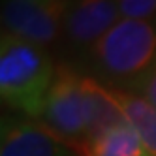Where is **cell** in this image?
I'll use <instances>...</instances> for the list:
<instances>
[{
    "label": "cell",
    "instance_id": "cell-1",
    "mask_svg": "<svg viewBox=\"0 0 156 156\" xmlns=\"http://www.w3.org/2000/svg\"><path fill=\"white\" fill-rule=\"evenodd\" d=\"M120 119L122 113L107 85L68 66L57 68L41 120L62 141L75 147Z\"/></svg>",
    "mask_w": 156,
    "mask_h": 156
},
{
    "label": "cell",
    "instance_id": "cell-2",
    "mask_svg": "<svg viewBox=\"0 0 156 156\" xmlns=\"http://www.w3.org/2000/svg\"><path fill=\"white\" fill-rule=\"evenodd\" d=\"M57 75L47 49L2 32L0 40V96L27 119H41Z\"/></svg>",
    "mask_w": 156,
    "mask_h": 156
},
{
    "label": "cell",
    "instance_id": "cell-3",
    "mask_svg": "<svg viewBox=\"0 0 156 156\" xmlns=\"http://www.w3.org/2000/svg\"><path fill=\"white\" fill-rule=\"evenodd\" d=\"M96 68L115 81H136L156 64V28L149 21L119 19L90 47Z\"/></svg>",
    "mask_w": 156,
    "mask_h": 156
},
{
    "label": "cell",
    "instance_id": "cell-4",
    "mask_svg": "<svg viewBox=\"0 0 156 156\" xmlns=\"http://www.w3.org/2000/svg\"><path fill=\"white\" fill-rule=\"evenodd\" d=\"M66 12V0H6L2 6V27L6 34L45 47L64 28Z\"/></svg>",
    "mask_w": 156,
    "mask_h": 156
},
{
    "label": "cell",
    "instance_id": "cell-5",
    "mask_svg": "<svg viewBox=\"0 0 156 156\" xmlns=\"http://www.w3.org/2000/svg\"><path fill=\"white\" fill-rule=\"evenodd\" d=\"M0 156H77V152L43 122L6 117L2 120Z\"/></svg>",
    "mask_w": 156,
    "mask_h": 156
},
{
    "label": "cell",
    "instance_id": "cell-6",
    "mask_svg": "<svg viewBox=\"0 0 156 156\" xmlns=\"http://www.w3.org/2000/svg\"><path fill=\"white\" fill-rule=\"evenodd\" d=\"M119 19L115 0H75L66 12L64 32L75 45L92 47Z\"/></svg>",
    "mask_w": 156,
    "mask_h": 156
},
{
    "label": "cell",
    "instance_id": "cell-7",
    "mask_svg": "<svg viewBox=\"0 0 156 156\" xmlns=\"http://www.w3.org/2000/svg\"><path fill=\"white\" fill-rule=\"evenodd\" d=\"M73 151L77 156H151L139 133L124 117L75 145Z\"/></svg>",
    "mask_w": 156,
    "mask_h": 156
},
{
    "label": "cell",
    "instance_id": "cell-8",
    "mask_svg": "<svg viewBox=\"0 0 156 156\" xmlns=\"http://www.w3.org/2000/svg\"><path fill=\"white\" fill-rule=\"evenodd\" d=\"M107 87L122 117L136 128L149 154L156 156V107L133 90H124V88L111 87V85Z\"/></svg>",
    "mask_w": 156,
    "mask_h": 156
},
{
    "label": "cell",
    "instance_id": "cell-9",
    "mask_svg": "<svg viewBox=\"0 0 156 156\" xmlns=\"http://www.w3.org/2000/svg\"><path fill=\"white\" fill-rule=\"evenodd\" d=\"M120 19L149 21L156 15V0H115Z\"/></svg>",
    "mask_w": 156,
    "mask_h": 156
},
{
    "label": "cell",
    "instance_id": "cell-10",
    "mask_svg": "<svg viewBox=\"0 0 156 156\" xmlns=\"http://www.w3.org/2000/svg\"><path fill=\"white\" fill-rule=\"evenodd\" d=\"M130 88L133 92H137L139 96H143L145 100H149V102L156 107V64L149 72H145L139 79L130 83Z\"/></svg>",
    "mask_w": 156,
    "mask_h": 156
},
{
    "label": "cell",
    "instance_id": "cell-11",
    "mask_svg": "<svg viewBox=\"0 0 156 156\" xmlns=\"http://www.w3.org/2000/svg\"><path fill=\"white\" fill-rule=\"evenodd\" d=\"M32 2H49V0H32Z\"/></svg>",
    "mask_w": 156,
    "mask_h": 156
}]
</instances>
